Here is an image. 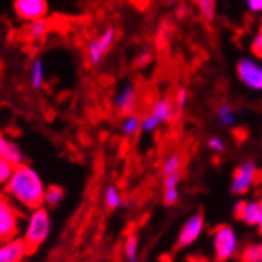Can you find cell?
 I'll return each instance as SVG.
<instances>
[{
    "label": "cell",
    "instance_id": "1",
    "mask_svg": "<svg viewBox=\"0 0 262 262\" xmlns=\"http://www.w3.org/2000/svg\"><path fill=\"white\" fill-rule=\"evenodd\" d=\"M46 184L41 175L28 164L14 167L8 183L5 184V193L22 209L28 212L44 206Z\"/></svg>",
    "mask_w": 262,
    "mask_h": 262
},
{
    "label": "cell",
    "instance_id": "2",
    "mask_svg": "<svg viewBox=\"0 0 262 262\" xmlns=\"http://www.w3.org/2000/svg\"><path fill=\"white\" fill-rule=\"evenodd\" d=\"M52 233V219L50 212L46 206H41L38 209H33L28 212L25 219V226L22 239L27 244L28 250L33 251L39 248L50 236Z\"/></svg>",
    "mask_w": 262,
    "mask_h": 262
},
{
    "label": "cell",
    "instance_id": "3",
    "mask_svg": "<svg viewBox=\"0 0 262 262\" xmlns=\"http://www.w3.org/2000/svg\"><path fill=\"white\" fill-rule=\"evenodd\" d=\"M24 215L5 192H0V242L19 237Z\"/></svg>",
    "mask_w": 262,
    "mask_h": 262
},
{
    "label": "cell",
    "instance_id": "4",
    "mask_svg": "<svg viewBox=\"0 0 262 262\" xmlns=\"http://www.w3.org/2000/svg\"><path fill=\"white\" fill-rule=\"evenodd\" d=\"M180 114V110L175 106L173 100L169 97H161L155 100L148 113L142 117V131L153 133L162 123L173 122Z\"/></svg>",
    "mask_w": 262,
    "mask_h": 262
},
{
    "label": "cell",
    "instance_id": "5",
    "mask_svg": "<svg viewBox=\"0 0 262 262\" xmlns=\"http://www.w3.org/2000/svg\"><path fill=\"white\" fill-rule=\"evenodd\" d=\"M119 36V31L116 27L108 25L105 27L95 38H92L88 42L86 47V61L92 68H97L100 66L105 59V56L111 52V49L114 47L116 41Z\"/></svg>",
    "mask_w": 262,
    "mask_h": 262
},
{
    "label": "cell",
    "instance_id": "6",
    "mask_svg": "<svg viewBox=\"0 0 262 262\" xmlns=\"http://www.w3.org/2000/svg\"><path fill=\"white\" fill-rule=\"evenodd\" d=\"M214 254L217 262H228L236 256L239 248V241L236 231L228 225H219L212 231Z\"/></svg>",
    "mask_w": 262,
    "mask_h": 262
},
{
    "label": "cell",
    "instance_id": "7",
    "mask_svg": "<svg viewBox=\"0 0 262 262\" xmlns=\"http://www.w3.org/2000/svg\"><path fill=\"white\" fill-rule=\"evenodd\" d=\"M260 180H262V173L256 167V164L253 161H247L234 170L233 181H231V192L236 195H244Z\"/></svg>",
    "mask_w": 262,
    "mask_h": 262
},
{
    "label": "cell",
    "instance_id": "8",
    "mask_svg": "<svg viewBox=\"0 0 262 262\" xmlns=\"http://www.w3.org/2000/svg\"><path fill=\"white\" fill-rule=\"evenodd\" d=\"M237 78L251 91H262V66L251 58H242L237 62Z\"/></svg>",
    "mask_w": 262,
    "mask_h": 262
},
{
    "label": "cell",
    "instance_id": "9",
    "mask_svg": "<svg viewBox=\"0 0 262 262\" xmlns=\"http://www.w3.org/2000/svg\"><path fill=\"white\" fill-rule=\"evenodd\" d=\"M205 229V215L202 212H195L192 214L181 226L180 234L177 239V247L184 248L192 245L196 239H199Z\"/></svg>",
    "mask_w": 262,
    "mask_h": 262
},
{
    "label": "cell",
    "instance_id": "10",
    "mask_svg": "<svg viewBox=\"0 0 262 262\" xmlns=\"http://www.w3.org/2000/svg\"><path fill=\"white\" fill-rule=\"evenodd\" d=\"M113 105L116 111H119L123 116L136 113L139 105V89L136 88V84L128 83L122 86L113 98Z\"/></svg>",
    "mask_w": 262,
    "mask_h": 262
},
{
    "label": "cell",
    "instance_id": "11",
    "mask_svg": "<svg viewBox=\"0 0 262 262\" xmlns=\"http://www.w3.org/2000/svg\"><path fill=\"white\" fill-rule=\"evenodd\" d=\"M13 7L16 16L27 22L42 19L49 11L47 0H14Z\"/></svg>",
    "mask_w": 262,
    "mask_h": 262
},
{
    "label": "cell",
    "instance_id": "12",
    "mask_svg": "<svg viewBox=\"0 0 262 262\" xmlns=\"http://www.w3.org/2000/svg\"><path fill=\"white\" fill-rule=\"evenodd\" d=\"M28 247L22 237L0 242V262H22L28 254Z\"/></svg>",
    "mask_w": 262,
    "mask_h": 262
},
{
    "label": "cell",
    "instance_id": "13",
    "mask_svg": "<svg viewBox=\"0 0 262 262\" xmlns=\"http://www.w3.org/2000/svg\"><path fill=\"white\" fill-rule=\"evenodd\" d=\"M234 217L250 226H257L262 219V200L239 202L234 206Z\"/></svg>",
    "mask_w": 262,
    "mask_h": 262
},
{
    "label": "cell",
    "instance_id": "14",
    "mask_svg": "<svg viewBox=\"0 0 262 262\" xmlns=\"http://www.w3.org/2000/svg\"><path fill=\"white\" fill-rule=\"evenodd\" d=\"M0 158L10 162L13 167L25 164V153L22 151L20 145L14 139H10L2 131H0Z\"/></svg>",
    "mask_w": 262,
    "mask_h": 262
},
{
    "label": "cell",
    "instance_id": "15",
    "mask_svg": "<svg viewBox=\"0 0 262 262\" xmlns=\"http://www.w3.org/2000/svg\"><path fill=\"white\" fill-rule=\"evenodd\" d=\"M52 25H50V20L42 17V19H38V20H33V22H28L22 33H24V38L27 41H31V42H38V41H42L50 31Z\"/></svg>",
    "mask_w": 262,
    "mask_h": 262
},
{
    "label": "cell",
    "instance_id": "16",
    "mask_svg": "<svg viewBox=\"0 0 262 262\" xmlns=\"http://www.w3.org/2000/svg\"><path fill=\"white\" fill-rule=\"evenodd\" d=\"M28 83L30 88L39 91L46 84V66L41 58H33L28 66Z\"/></svg>",
    "mask_w": 262,
    "mask_h": 262
},
{
    "label": "cell",
    "instance_id": "17",
    "mask_svg": "<svg viewBox=\"0 0 262 262\" xmlns=\"http://www.w3.org/2000/svg\"><path fill=\"white\" fill-rule=\"evenodd\" d=\"M103 203L110 211H116V209H120V208L128 205L122 190L116 184H110V186L105 187V190H103Z\"/></svg>",
    "mask_w": 262,
    "mask_h": 262
},
{
    "label": "cell",
    "instance_id": "18",
    "mask_svg": "<svg viewBox=\"0 0 262 262\" xmlns=\"http://www.w3.org/2000/svg\"><path fill=\"white\" fill-rule=\"evenodd\" d=\"M183 169V156L178 151H172L170 155H167L162 161V166H161V173L162 178H167L177 173H181Z\"/></svg>",
    "mask_w": 262,
    "mask_h": 262
},
{
    "label": "cell",
    "instance_id": "19",
    "mask_svg": "<svg viewBox=\"0 0 262 262\" xmlns=\"http://www.w3.org/2000/svg\"><path fill=\"white\" fill-rule=\"evenodd\" d=\"M120 129L125 138H135L139 131H142V119L136 113L123 116Z\"/></svg>",
    "mask_w": 262,
    "mask_h": 262
},
{
    "label": "cell",
    "instance_id": "20",
    "mask_svg": "<svg viewBox=\"0 0 262 262\" xmlns=\"http://www.w3.org/2000/svg\"><path fill=\"white\" fill-rule=\"evenodd\" d=\"M139 256V236L138 233H128L123 241V260L138 262Z\"/></svg>",
    "mask_w": 262,
    "mask_h": 262
},
{
    "label": "cell",
    "instance_id": "21",
    "mask_svg": "<svg viewBox=\"0 0 262 262\" xmlns=\"http://www.w3.org/2000/svg\"><path fill=\"white\" fill-rule=\"evenodd\" d=\"M64 189L58 184H50L46 187V193H44V206L47 209H53V208H58L62 200H64Z\"/></svg>",
    "mask_w": 262,
    "mask_h": 262
},
{
    "label": "cell",
    "instance_id": "22",
    "mask_svg": "<svg viewBox=\"0 0 262 262\" xmlns=\"http://www.w3.org/2000/svg\"><path fill=\"white\" fill-rule=\"evenodd\" d=\"M241 262H260L262 260V244H250L247 245L241 254H239Z\"/></svg>",
    "mask_w": 262,
    "mask_h": 262
},
{
    "label": "cell",
    "instance_id": "23",
    "mask_svg": "<svg viewBox=\"0 0 262 262\" xmlns=\"http://www.w3.org/2000/svg\"><path fill=\"white\" fill-rule=\"evenodd\" d=\"M193 2L205 20H214L217 13V0H193Z\"/></svg>",
    "mask_w": 262,
    "mask_h": 262
},
{
    "label": "cell",
    "instance_id": "24",
    "mask_svg": "<svg viewBox=\"0 0 262 262\" xmlns=\"http://www.w3.org/2000/svg\"><path fill=\"white\" fill-rule=\"evenodd\" d=\"M217 119L222 125L225 126H231L234 125L236 122V113H234V108L229 105V103H222L219 108H217Z\"/></svg>",
    "mask_w": 262,
    "mask_h": 262
},
{
    "label": "cell",
    "instance_id": "25",
    "mask_svg": "<svg viewBox=\"0 0 262 262\" xmlns=\"http://www.w3.org/2000/svg\"><path fill=\"white\" fill-rule=\"evenodd\" d=\"M151 59H153V53L148 47H142L135 56V62L138 68H145V66H148L151 62Z\"/></svg>",
    "mask_w": 262,
    "mask_h": 262
},
{
    "label": "cell",
    "instance_id": "26",
    "mask_svg": "<svg viewBox=\"0 0 262 262\" xmlns=\"http://www.w3.org/2000/svg\"><path fill=\"white\" fill-rule=\"evenodd\" d=\"M173 103H175V106L181 111L186 105H187V100H189V91L186 89V88H178L177 91H175V95H173Z\"/></svg>",
    "mask_w": 262,
    "mask_h": 262
},
{
    "label": "cell",
    "instance_id": "27",
    "mask_svg": "<svg viewBox=\"0 0 262 262\" xmlns=\"http://www.w3.org/2000/svg\"><path fill=\"white\" fill-rule=\"evenodd\" d=\"M13 170H14V167L11 166V164L7 162L5 159L0 158V186H4V187H5V184L8 183V180H10Z\"/></svg>",
    "mask_w": 262,
    "mask_h": 262
},
{
    "label": "cell",
    "instance_id": "28",
    "mask_svg": "<svg viewBox=\"0 0 262 262\" xmlns=\"http://www.w3.org/2000/svg\"><path fill=\"white\" fill-rule=\"evenodd\" d=\"M178 199H180V189L178 187L164 189V193H162V202H164V205L173 206V205L178 203Z\"/></svg>",
    "mask_w": 262,
    "mask_h": 262
},
{
    "label": "cell",
    "instance_id": "29",
    "mask_svg": "<svg viewBox=\"0 0 262 262\" xmlns=\"http://www.w3.org/2000/svg\"><path fill=\"white\" fill-rule=\"evenodd\" d=\"M251 52L256 58L262 59V27L257 30V33L251 41Z\"/></svg>",
    "mask_w": 262,
    "mask_h": 262
},
{
    "label": "cell",
    "instance_id": "30",
    "mask_svg": "<svg viewBox=\"0 0 262 262\" xmlns=\"http://www.w3.org/2000/svg\"><path fill=\"white\" fill-rule=\"evenodd\" d=\"M208 147H209L212 151H215V153H222V151L225 150V142H223L220 138L212 136V138L208 141Z\"/></svg>",
    "mask_w": 262,
    "mask_h": 262
},
{
    "label": "cell",
    "instance_id": "31",
    "mask_svg": "<svg viewBox=\"0 0 262 262\" xmlns=\"http://www.w3.org/2000/svg\"><path fill=\"white\" fill-rule=\"evenodd\" d=\"M180 181H181V173H177V175H172V177L164 178V180H162L164 189H173V187H178V186H180Z\"/></svg>",
    "mask_w": 262,
    "mask_h": 262
},
{
    "label": "cell",
    "instance_id": "32",
    "mask_svg": "<svg viewBox=\"0 0 262 262\" xmlns=\"http://www.w3.org/2000/svg\"><path fill=\"white\" fill-rule=\"evenodd\" d=\"M247 7L251 13H262V0H247Z\"/></svg>",
    "mask_w": 262,
    "mask_h": 262
},
{
    "label": "cell",
    "instance_id": "33",
    "mask_svg": "<svg viewBox=\"0 0 262 262\" xmlns=\"http://www.w3.org/2000/svg\"><path fill=\"white\" fill-rule=\"evenodd\" d=\"M257 226H259V231L262 233V219H260V222L257 223Z\"/></svg>",
    "mask_w": 262,
    "mask_h": 262
},
{
    "label": "cell",
    "instance_id": "34",
    "mask_svg": "<svg viewBox=\"0 0 262 262\" xmlns=\"http://www.w3.org/2000/svg\"><path fill=\"white\" fill-rule=\"evenodd\" d=\"M122 262H126V260H122Z\"/></svg>",
    "mask_w": 262,
    "mask_h": 262
},
{
    "label": "cell",
    "instance_id": "35",
    "mask_svg": "<svg viewBox=\"0 0 262 262\" xmlns=\"http://www.w3.org/2000/svg\"><path fill=\"white\" fill-rule=\"evenodd\" d=\"M260 262H262V260H260Z\"/></svg>",
    "mask_w": 262,
    "mask_h": 262
}]
</instances>
